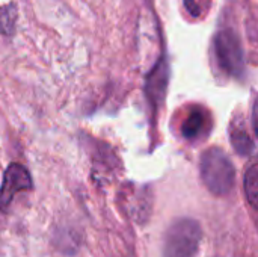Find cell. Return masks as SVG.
I'll list each match as a JSON object with an SVG mask.
<instances>
[{
  "instance_id": "6",
  "label": "cell",
  "mask_w": 258,
  "mask_h": 257,
  "mask_svg": "<svg viewBox=\"0 0 258 257\" xmlns=\"http://www.w3.org/2000/svg\"><path fill=\"white\" fill-rule=\"evenodd\" d=\"M228 135H230V142L237 155L248 158L255 151V141L249 135L243 117L240 115L233 117L230 127H228Z\"/></svg>"
},
{
  "instance_id": "1",
  "label": "cell",
  "mask_w": 258,
  "mask_h": 257,
  "mask_svg": "<svg viewBox=\"0 0 258 257\" xmlns=\"http://www.w3.org/2000/svg\"><path fill=\"white\" fill-rule=\"evenodd\" d=\"M200 173L204 186L218 197L227 195L236 185V168L219 147H210L201 155Z\"/></svg>"
},
{
  "instance_id": "2",
  "label": "cell",
  "mask_w": 258,
  "mask_h": 257,
  "mask_svg": "<svg viewBox=\"0 0 258 257\" xmlns=\"http://www.w3.org/2000/svg\"><path fill=\"white\" fill-rule=\"evenodd\" d=\"M203 230L194 218H178L166 230L163 257H195L200 250Z\"/></svg>"
},
{
  "instance_id": "9",
  "label": "cell",
  "mask_w": 258,
  "mask_h": 257,
  "mask_svg": "<svg viewBox=\"0 0 258 257\" xmlns=\"http://www.w3.org/2000/svg\"><path fill=\"white\" fill-rule=\"evenodd\" d=\"M17 21V8L14 3L0 6V33L2 35H12L15 30Z\"/></svg>"
},
{
  "instance_id": "5",
  "label": "cell",
  "mask_w": 258,
  "mask_h": 257,
  "mask_svg": "<svg viewBox=\"0 0 258 257\" xmlns=\"http://www.w3.org/2000/svg\"><path fill=\"white\" fill-rule=\"evenodd\" d=\"M169 82V65L166 58H160L153 70L147 76L145 82V92L147 98L153 108V112H157L159 106L163 103L166 89Z\"/></svg>"
},
{
  "instance_id": "3",
  "label": "cell",
  "mask_w": 258,
  "mask_h": 257,
  "mask_svg": "<svg viewBox=\"0 0 258 257\" xmlns=\"http://www.w3.org/2000/svg\"><path fill=\"white\" fill-rule=\"evenodd\" d=\"M215 55L219 67L231 77H242L245 73V52L236 30L221 29L215 36Z\"/></svg>"
},
{
  "instance_id": "8",
  "label": "cell",
  "mask_w": 258,
  "mask_h": 257,
  "mask_svg": "<svg viewBox=\"0 0 258 257\" xmlns=\"http://www.w3.org/2000/svg\"><path fill=\"white\" fill-rule=\"evenodd\" d=\"M245 192L251 208L258 209V167L252 162L245 173Z\"/></svg>"
},
{
  "instance_id": "7",
  "label": "cell",
  "mask_w": 258,
  "mask_h": 257,
  "mask_svg": "<svg viewBox=\"0 0 258 257\" xmlns=\"http://www.w3.org/2000/svg\"><path fill=\"white\" fill-rule=\"evenodd\" d=\"M206 126V114L203 109H194L184 118L181 124V135L186 139H195L200 136L201 130Z\"/></svg>"
},
{
  "instance_id": "10",
  "label": "cell",
  "mask_w": 258,
  "mask_h": 257,
  "mask_svg": "<svg viewBox=\"0 0 258 257\" xmlns=\"http://www.w3.org/2000/svg\"><path fill=\"white\" fill-rule=\"evenodd\" d=\"M207 3H209L207 0H184V6H186L187 12L195 18L201 17L206 12Z\"/></svg>"
},
{
  "instance_id": "4",
  "label": "cell",
  "mask_w": 258,
  "mask_h": 257,
  "mask_svg": "<svg viewBox=\"0 0 258 257\" xmlns=\"http://www.w3.org/2000/svg\"><path fill=\"white\" fill-rule=\"evenodd\" d=\"M33 186L32 177L21 164H11L3 173L0 186V212H6L15 195L23 191H30Z\"/></svg>"
}]
</instances>
